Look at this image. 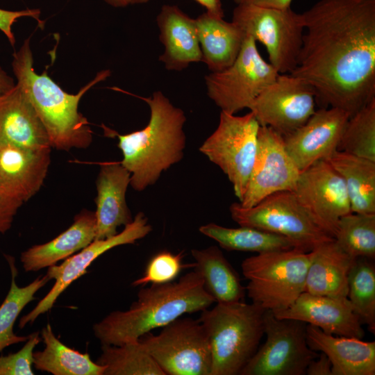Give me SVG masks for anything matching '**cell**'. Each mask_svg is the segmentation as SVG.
Masks as SVG:
<instances>
[{
	"instance_id": "obj_1",
	"label": "cell",
	"mask_w": 375,
	"mask_h": 375,
	"mask_svg": "<svg viewBox=\"0 0 375 375\" xmlns=\"http://www.w3.org/2000/svg\"><path fill=\"white\" fill-rule=\"evenodd\" d=\"M304 33L290 74L321 108L351 117L375 99V0H319L301 13Z\"/></svg>"
},
{
	"instance_id": "obj_2",
	"label": "cell",
	"mask_w": 375,
	"mask_h": 375,
	"mask_svg": "<svg viewBox=\"0 0 375 375\" xmlns=\"http://www.w3.org/2000/svg\"><path fill=\"white\" fill-rule=\"evenodd\" d=\"M213 303L201 276L193 270L177 281L141 288L128 310L111 312L92 329L101 344L120 345L137 341L152 330L184 314L202 311Z\"/></svg>"
},
{
	"instance_id": "obj_3",
	"label": "cell",
	"mask_w": 375,
	"mask_h": 375,
	"mask_svg": "<svg viewBox=\"0 0 375 375\" xmlns=\"http://www.w3.org/2000/svg\"><path fill=\"white\" fill-rule=\"evenodd\" d=\"M30 40V37L26 38L12 55L16 84L41 121L51 148L68 151L88 147L92 141V131L87 118L78 112V104L91 88L110 76V70L99 72L78 93L69 94L48 76L46 70L41 74L35 72Z\"/></svg>"
},
{
	"instance_id": "obj_4",
	"label": "cell",
	"mask_w": 375,
	"mask_h": 375,
	"mask_svg": "<svg viewBox=\"0 0 375 375\" xmlns=\"http://www.w3.org/2000/svg\"><path fill=\"white\" fill-rule=\"evenodd\" d=\"M139 98L150 109L147 125L117 135L123 155L120 162L131 174L130 185L140 192L155 184L162 172L182 160L186 144L183 130L186 117L161 91Z\"/></svg>"
},
{
	"instance_id": "obj_5",
	"label": "cell",
	"mask_w": 375,
	"mask_h": 375,
	"mask_svg": "<svg viewBox=\"0 0 375 375\" xmlns=\"http://www.w3.org/2000/svg\"><path fill=\"white\" fill-rule=\"evenodd\" d=\"M260 306L242 301L217 303L201 311L212 357L210 375H237L254 355L264 335Z\"/></svg>"
},
{
	"instance_id": "obj_6",
	"label": "cell",
	"mask_w": 375,
	"mask_h": 375,
	"mask_svg": "<svg viewBox=\"0 0 375 375\" xmlns=\"http://www.w3.org/2000/svg\"><path fill=\"white\" fill-rule=\"evenodd\" d=\"M310 252L299 248L257 253L241 268L254 303L273 312L289 308L305 292Z\"/></svg>"
},
{
	"instance_id": "obj_7",
	"label": "cell",
	"mask_w": 375,
	"mask_h": 375,
	"mask_svg": "<svg viewBox=\"0 0 375 375\" xmlns=\"http://www.w3.org/2000/svg\"><path fill=\"white\" fill-rule=\"evenodd\" d=\"M244 33L262 43L269 62L279 74H290L296 67L304 27L301 13L291 8L276 9L238 4L232 21Z\"/></svg>"
},
{
	"instance_id": "obj_8",
	"label": "cell",
	"mask_w": 375,
	"mask_h": 375,
	"mask_svg": "<svg viewBox=\"0 0 375 375\" xmlns=\"http://www.w3.org/2000/svg\"><path fill=\"white\" fill-rule=\"evenodd\" d=\"M259 128L251 112L238 116L221 111L217 127L199 147L226 175L239 201L255 161Z\"/></svg>"
},
{
	"instance_id": "obj_9",
	"label": "cell",
	"mask_w": 375,
	"mask_h": 375,
	"mask_svg": "<svg viewBox=\"0 0 375 375\" xmlns=\"http://www.w3.org/2000/svg\"><path fill=\"white\" fill-rule=\"evenodd\" d=\"M139 340L165 375H210L209 340L199 319L179 317Z\"/></svg>"
},
{
	"instance_id": "obj_10",
	"label": "cell",
	"mask_w": 375,
	"mask_h": 375,
	"mask_svg": "<svg viewBox=\"0 0 375 375\" xmlns=\"http://www.w3.org/2000/svg\"><path fill=\"white\" fill-rule=\"evenodd\" d=\"M278 74L260 54L256 42L245 37L239 54L230 66L205 76L207 94L221 111L235 114L249 108Z\"/></svg>"
},
{
	"instance_id": "obj_11",
	"label": "cell",
	"mask_w": 375,
	"mask_h": 375,
	"mask_svg": "<svg viewBox=\"0 0 375 375\" xmlns=\"http://www.w3.org/2000/svg\"><path fill=\"white\" fill-rule=\"evenodd\" d=\"M229 211L231 218L239 226L285 236L306 251H310L319 243L334 239L310 217L293 191L275 192L249 208L234 202L230 206Z\"/></svg>"
},
{
	"instance_id": "obj_12",
	"label": "cell",
	"mask_w": 375,
	"mask_h": 375,
	"mask_svg": "<svg viewBox=\"0 0 375 375\" xmlns=\"http://www.w3.org/2000/svg\"><path fill=\"white\" fill-rule=\"evenodd\" d=\"M307 324L278 319L265 310L264 334L266 340L240 375H304L311 360L319 356L308 345Z\"/></svg>"
},
{
	"instance_id": "obj_13",
	"label": "cell",
	"mask_w": 375,
	"mask_h": 375,
	"mask_svg": "<svg viewBox=\"0 0 375 375\" xmlns=\"http://www.w3.org/2000/svg\"><path fill=\"white\" fill-rule=\"evenodd\" d=\"M312 88L290 74H279L249 106L261 126L283 135L303 125L315 112Z\"/></svg>"
},
{
	"instance_id": "obj_14",
	"label": "cell",
	"mask_w": 375,
	"mask_h": 375,
	"mask_svg": "<svg viewBox=\"0 0 375 375\" xmlns=\"http://www.w3.org/2000/svg\"><path fill=\"white\" fill-rule=\"evenodd\" d=\"M151 231L148 219L142 212H139L120 233L106 239L94 240L61 264L48 267L46 275L49 280L54 279L55 283L37 306L20 319L19 327L23 328L26 324H33L40 315L51 310L58 297L74 281L85 274L90 265L101 255L117 246L134 244Z\"/></svg>"
},
{
	"instance_id": "obj_15",
	"label": "cell",
	"mask_w": 375,
	"mask_h": 375,
	"mask_svg": "<svg viewBox=\"0 0 375 375\" xmlns=\"http://www.w3.org/2000/svg\"><path fill=\"white\" fill-rule=\"evenodd\" d=\"M293 192L314 222L333 238L340 219L352 212L344 183L326 160L301 172Z\"/></svg>"
},
{
	"instance_id": "obj_16",
	"label": "cell",
	"mask_w": 375,
	"mask_h": 375,
	"mask_svg": "<svg viewBox=\"0 0 375 375\" xmlns=\"http://www.w3.org/2000/svg\"><path fill=\"white\" fill-rule=\"evenodd\" d=\"M300 173L287 152L283 135L260 126L255 161L240 204L249 208L275 192L294 191Z\"/></svg>"
},
{
	"instance_id": "obj_17",
	"label": "cell",
	"mask_w": 375,
	"mask_h": 375,
	"mask_svg": "<svg viewBox=\"0 0 375 375\" xmlns=\"http://www.w3.org/2000/svg\"><path fill=\"white\" fill-rule=\"evenodd\" d=\"M349 117L337 108H320L303 125L283 135L287 152L300 172L338 150Z\"/></svg>"
},
{
	"instance_id": "obj_18",
	"label": "cell",
	"mask_w": 375,
	"mask_h": 375,
	"mask_svg": "<svg viewBox=\"0 0 375 375\" xmlns=\"http://www.w3.org/2000/svg\"><path fill=\"white\" fill-rule=\"evenodd\" d=\"M273 313L278 319L301 321L334 335L358 339L365 335L362 324L346 297L303 292L289 308Z\"/></svg>"
},
{
	"instance_id": "obj_19",
	"label": "cell",
	"mask_w": 375,
	"mask_h": 375,
	"mask_svg": "<svg viewBox=\"0 0 375 375\" xmlns=\"http://www.w3.org/2000/svg\"><path fill=\"white\" fill-rule=\"evenodd\" d=\"M50 152L0 143V190L22 203L29 200L44 183Z\"/></svg>"
},
{
	"instance_id": "obj_20",
	"label": "cell",
	"mask_w": 375,
	"mask_h": 375,
	"mask_svg": "<svg viewBox=\"0 0 375 375\" xmlns=\"http://www.w3.org/2000/svg\"><path fill=\"white\" fill-rule=\"evenodd\" d=\"M130 180L129 172L121 162H108L101 165L96 182L94 240L110 238L117 233L119 226L133 221L126 201Z\"/></svg>"
},
{
	"instance_id": "obj_21",
	"label": "cell",
	"mask_w": 375,
	"mask_h": 375,
	"mask_svg": "<svg viewBox=\"0 0 375 375\" xmlns=\"http://www.w3.org/2000/svg\"><path fill=\"white\" fill-rule=\"evenodd\" d=\"M156 21L164 46L159 60L167 70L181 71L192 62H202L195 19L176 6L164 5Z\"/></svg>"
},
{
	"instance_id": "obj_22",
	"label": "cell",
	"mask_w": 375,
	"mask_h": 375,
	"mask_svg": "<svg viewBox=\"0 0 375 375\" xmlns=\"http://www.w3.org/2000/svg\"><path fill=\"white\" fill-rule=\"evenodd\" d=\"M308 345L325 353L331 363L332 375H374L375 342L326 333L307 324Z\"/></svg>"
},
{
	"instance_id": "obj_23",
	"label": "cell",
	"mask_w": 375,
	"mask_h": 375,
	"mask_svg": "<svg viewBox=\"0 0 375 375\" xmlns=\"http://www.w3.org/2000/svg\"><path fill=\"white\" fill-rule=\"evenodd\" d=\"M0 143L35 149H51L41 121L17 84L0 94Z\"/></svg>"
},
{
	"instance_id": "obj_24",
	"label": "cell",
	"mask_w": 375,
	"mask_h": 375,
	"mask_svg": "<svg viewBox=\"0 0 375 375\" xmlns=\"http://www.w3.org/2000/svg\"><path fill=\"white\" fill-rule=\"evenodd\" d=\"M94 212L83 210L74 219L72 224L53 240L35 244L21 253L20 260L25 272H38L56 265L58 261L81 251L96 237Z\"/></svg>"
},
{
	"instance_id": "obj_25",
	"label": "cell",
	"mask_w": 375,
	"mask_h": 375,
	"mask_svg": "<svg viewBox=\"0 0 375 375\" xmlns=\"http://www.w3.org/2000/svg\"><path fill=\"white\" fill-rule=\"evenodd\" d=\"M309 252L305 292L347 297L348 276L356 258L343 251L334 239L319 243Z\"/></svg>"
},
{
	"instance_id": "obj_26",
	"label": "cell",
	"mask_w": 375,
	"mask_h": 375,
	"mask_svg": "<svg viewBox=\"0 0 375 375\" xmlns=\"http://www.w3.org/2000/svg\"><path fill=\"white\" fill-rule=\"evenodd\" d=\"M202 62L211 72L222 71L236 59L245 36L232 22L207 12L195 19Z\"/></svg>"
},
{
	"instance_id": "obj_27",
	"label": "cell",
	"mask_w": 375,
	"mask_h": 375,
	"mask_svg": "<svg viewBox=\"0 0 375 375\" xmlns=\"http://www.w3.org/2000/svg\"><path fill=\"white\" fill-rule=\"evenodd\" d=\"M194 270L201 276L207 293L217 303L242 301L246 289L236 271L216 246L192 249Z\"/></svg>"
},
{
	"instance_id": "obj_28",
	"label": "cell",
	"mask_w": 375,
	"mask_h": 375,
	"mask_svg": "<svg viewBox=\"0 0 375 375\" xmlns=\"http://www.w3.org/2000/svg\"><path fill=\"white\" fill-rule=\"evenodd\" d=\"M326 160L342 177L352 212L375 214V162L339 150Z\"/></svg>"
},
{
	"instance_id": "obj_29",
	"label": "cell",
	"mask_w": 375,
	"mask_h": 375,
	"mask_svg": "<svg viewBox=\"0 0 375 375\" xmlns=\"http://www.w3.org/2000/svg\"><path fill=\"white\" fill-rule=\"evenodd\" d=\"M42 351L33 352L35 369L53 375H103L105 367L91 360L87 353L71 349L56 338L49 323L42 328Z\"/></svg>"
},
{
	"instance_id": "obj_30",
	"label": "cell",
	"mask_w": 375,
	"mask_h": 375,
	"mask_svg": "<svg viewBox=\"0 0 375 375\" xmlns=\"http://www.w3.org/2000/svg\"><path fill=\"white\" fill-rule=\"evenodd\" d=\"M199 231L228 251L261 253L294 248L301 249L297 242L285 236L250 226L228 228L209 223L200 226Z\"/></svg>"
},
{
	"instance_id": "obj_31",
	"label": "cell",
	"mask_w": 375,
	"mask_h": 375,
	"mask_svg": "<svg viewBox=\"0 0 375 375\" xmlns=\"http://www.w3.org/2000/svg\"><path fill=\"white\" fill-rule=\"evenodd\" d=\"M11 271V283L9 291L0 306V353L12 344L24 342L28 335L20 336L13 331L14 324L26 306L35 299V294L49 281L47 275L38 276L24 287L16 283L17 269L14 259L6 256Z\"/></svg>"
},
{
	"instance_id": "obj_32",
	"label": "cell",
	"mask_w": 375,
	"mask_h": 375,
	"mask_svg": "<svg viewBox=\"0 0 375 375\" xmlns=\"http://www.w3.org/2000/svg\"><path fill=\"white\" fill-rule=\"evenodd\" d=\"M96 362L105 367L103 375H165L139 340L120 345L101 344Z\"/></svg>"
},
{
	"instance_id": "obj_33",
	"label": "cell",
	"mask_w": 375,
	"mask_h": 375,
	"mask_svg": "<svg viewBox=\"0 0 375 375\" xmlns=\"http://www.w3.org/2000/svg\"><path fill=\"white\" fill-rule=\"evenodd\" d=\"M354 312L375 333V267L372 259L357 258L348 276V294Z\"/></svg>"
},
{
	"instance_id": "obj_34",
	"label": "cell",
	"mask_w": 375,
	"mask_h": 375,
	"mask_svg": "<svg viewBox=\"0 0 375 375\" xmlns=\"http://www.w3.org/2000/svg\"><path fill=\"white\" fill-rule=\"evenodd\" d=\"M334 240L349 256L375 257V214L351 212L342 217Z\"/></svg>"
},
{
	"instance_id": "obj_35",
	"label": "cell",
	"mask_w": 375,
	"mask_h": 375,
	"mask_svg": "<svg viewBox=\"0 0 375 375\" xmlns=\"http://www.w3.org/2000/svg\"><path fill=\"white\" fill-rule=\"evenodd\" d=\"M338 150L375 162V99L349 117Z\"/></svg>"
},
{
	"instance_id": "obj_36",
	"label": "cell",
	"mask_w": 375,
	"mask_h": 375,
	"mask_svg": "<svg viewBox=\"0 0 375 375\" xmlns=\"http://www.w3.org/2000/svg\"><path fill=\"white\" fill-rule=\"evenodd\" d=\"M183 252L175 254L164 250L157 253L147 263L144 275L132 285L139 286L173 281L181 270L189 265L183 263Z\"/></svg>"
},
{
	"instance_id": "obj_37",
	"label": "cell",
	"mask_w": 375,
	"mask_h": 375,
	"mask_svg": "<svg viewBox=\"0 0 375 375\" xmlns=\"http://www.w3.org/2000/svg\"><path fill=\"white\" fill-rule=\"evenodd\" d=\"M40 342L39 332L28 335L22 348L16 353L0 356V375H33V352Z\"/></svg>"
},
{
	"instance_id": "obj_38",
	"label": "cell",
	"mask_w": 375,
	"mask_h": 375,
	"mask_svg": "<svg viewBox=\"0 0 375 375\" xmlns=\"http://www.w3.org/2000/svg\"><path fill=\"white\" fill-rule=\"evenodd\" d=\"M40 10L38 8L22 10H8L0 8V31L4 33L10 44L14 47L15 37L12 26L17 19L22 17H31L35 19L41 28H44V21L40 19Z\"/></svg>"
},
{
	"instance_id": "obj_39",
	"label": "cell",
	"mask_w": 375,
	"mask_h": 375,
	"mask_svg": "<svg viewBox=\"0 0 375 375\" xmlns=\"http://www.w3.org/2000/svg\"><path fill=\"white\" fill-rule=\"evenodd\" d=\"M23 203L0 190V233L8 231Z\"/></svg>"
},
{
	"instance_id": "obj_40",
	"label": "cell",
	"mask_w": 375,
	"mask_h": 375,
	"mask_svg": "<svg viewBox=\"0 0 375 375\" xmlns=\"http://www.w3.org/2000/svg\"><path fill=\"white\" fill-rule=\"evenodd\" d=\"M306 374L332 375L331 363L327 356L321 352L319 356L308 364Z\"/></svg>"
},
{
	"instance_id": "obj_41",
	"label": "cell",
	"mask_w": 375,
	"mask_h": 375,
	"mask_svg": "<svg viewBox=\"0 0 375 375\" xmlns=\"http://www.w3.org/2000/svg\"><path fill=\"white\" fill-rule=\"evenodd\" d=\"M238 4H249L260 7L287 9L290 8L292 0H233Z\"/></svg>"
},
{
	"instance_id": "obj_42",
	"label": "cell",
	"mask_w": 375,
	"mask_h": 375,
	"mask_svg": "<svg viewBox=\"0 0 375 375\" xmlns=\"http://www.w3.org/2000/svg\"><path fill=\"white\" fill-rule=\"evenodd\" d=\"M206 8V12L217 17H224V10L220 0H195Z\"/></svg>"
},
{
	"instance_id": "obj_43",
	"label": "cell",
	"mask_w": 375,
	"mask_h": 375,
	"mask_svg": "<svg viewBox=\"0 0 375 375\" xmlns=\"http://www.w3.org/2000/svg\"><path fill=\"white\" fill-rule=\"evenodd\" d=\"M15 84L12 78L0 67V94L9 91Z\"/></svg>"
},
{
	"instance_id": "obj_44",
	"label": "cell",
	"mask_w": 375,
	"mask_h": 375,
	"mask_svg": "<svg viewBox=\"0 0 375 375\" xmlns=\"http://www.w3.org/2000/svg\"><path fill=\"white\" fill-rule=\"evenodd\" d=\"M108 4L115 7H125L129 5L146 3L149 0H103Z\"/></svg>"
}]
</instances>
